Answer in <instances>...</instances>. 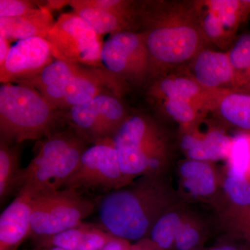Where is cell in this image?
Instances as JSON below:
<instances>
[{"instance_id": "cell-2", "label": "cell", "mask_w": 250, "mask_h": 250, "mask_svg": "<svg viewBox=\"0 0 250 250\" xmlns=\"http://www.w3.org/2000/svg\"><path fill=\"white\" fill-rule=\"evenodd\" d=\"M156 175L111 190L99 202L101 227L116 238L142 241L160 216L162 193Z\"/></svg>"}, {"instance_id": "cell-32", "label": "cell", "mask_w": 250, "mask_h": 250, "mask_svg": "<svg viewBox=\"0 0 250 250\" xmlns=\"http://www.w3.org/2000/svg\"><path fill=\"white\" fill-rule=\"evenodd\" d=\"M11 47L9 41L4 36L0 35V67L3 66L6 62Z\"/></svg>"}, {"instance_id": "cell-30", "label": "cell", "mask_w": 250, "mask_h": 250, "mask_svg": "<svg viewBox=\"0 0 250 250\" xmlns=\"http://www.w3.org/2000/svg\"><path fill=\"white\" fill-rule=\"evenodd\" d=\"M200 234L191 224L184 223L179 229L174 246L177 250H192L198 245Z\"/></svg>"}, {"instance_id": "cell-29", "label": "cell", "mask_w": 250, "mask_h": 250, "mask_svg": "<svg viewBox=\"0 0 250 250\" xmlns=\"http://www.w3.org/2000/svg\"><path fill=\"white\" fill-rule=\"evenodd\" d=\"M44 7L41 3L27 0H0V18H17L35 14Z\"/></svg>"}, {"instance_id": "cell-4", "label": "cell", "mask_w": 250, "mask_h": 250, "mask_svg": "<svg viewBox=\"0 0 250 250\" xmlns=\"http://www.w3.org/2000/svg\"><path fill=\"white\" fill-rule=\"evenodd\" d=\"M87 143L75 131H57L45 138L21 171L16 191L27 190L38 197L62 190L78 167Z\"/></svg>"}, {"instance_id": "cell-10", "label": "cell", "mask_w": 250, "mask_h": 250, "mask_svg": "<svg viewBox=\"0 0 250 250\" xmlns=\"http://www.w3.org/2000/svg\"><path fill=\"white\" fill-rule=\"evenodd\" d=\"M62 113L73 131L93 145L111 139L129 116L121 96L114 93L100 94Z\"/></svg>"}, {"instance_id": "cell-6", "label": "cell", "mask_w": 250, "mask_h": 250, "mask_svg": "<svg viewBox=\"0 0 250 250\" xmlns=\"http://www.w3.org/2000/svg\"><path fill=\"white\" fill-rule=\"evenodd\" d=\"M111 141L118 151L122 171L131 180L138 176L156 175L164 165L165 139L149 117L129 115Z\"/></svg>"}, {"instance_id": "cell-25", "label": "cell", "mask_w": 250, "mask_h": 250, "mask_svg": "<svg viewBox=\"0 0 250 250\" xmlns=\"http://www.w3.org/2000/svg\"><path fill=\"white\" fill-rule=\"evenodd\" d=\"M183 223L182 217L175 212L161 215L151 229L149 241L161 250L170 249Z\"/></svg>"}, {"instance_id": "cell-23", "label": "cell", "mask_w": 250, "mask_h": 250, "mask_svg": "<svg viewBox=\"0 0 250 250\" xmlns=\"http://www.w3.org/2000/svg\"><path fill=\"white\" fill-rule=\"evenodd\" d=\"M202 1L216 16L224 30L231 40L241 23L250 14V0H208Z\"/></svg>"}, {"instance_id": "cell-7", "label": "cell", "mask_w": 250, "mask_h": 250, "mask_svg": "<svg viewBox=\"0 0 250 250\" xmlns=\"http://www.w3.org/2000/svg\"><path fill=\"white\" fill-rule=\"evenodd\" d=\"M95 209L93 200L71 188L36 197L31 214L30 237L58 234L83 223Z\"/></svg>"}, {"instance_id": "cell-18", "label": "cell", "mask_w": 250, "mask_h": 250, "mask_svg": "<svg viewBox=\"0 0 250 250\" xmlns=\"http://www.w3.org/2000/svg\"><path fill=\"white\" fill-rule=\"evenodd\" d=\"M231 139L218 129L205 134L189 132L182 138L181 146L189 159L209 163L227 159Z\"/></svg>"}, {"instance_id": "cell-37", "label": "cell", "mask_w": 250, "mask_h": 250, "mask_svg": "<svg viewBox=\"0 0 250 250\" xmlns=\"http://www.w3.org/2000/svg\"><path fill=\"white\" fill-rule=\"evenodd\" d=\"M130 250H141L140 249L139 247L137 246V245H136V246H132V248H131V249Z\"/></svg>"}, {"instance_id": "cell-36", "label": "cell", "mask_w": 250, "mask_h": 250, "mask_svg": "<svg viewBox=\"0 0 250 250\" xmlns=\"http://www.w3.org/2000/svg\"><path fill=\"white\" fill-rule=\"evenodd\" d=\"M242 219V223H246V222L250 221V210L249 213L248 214L245 215L244 217H243Z\"/></svg>"}, {"instance_id": "cell-8", "label": "cell", "mask_w": 250, "mask_h": 250, "mask_svg": "<svg viewBox=\"0 0 250 250\" xmlns=\"http://www.w3.org/2000/svg\"><path fill=\"white\" fill-rule=\"evenodd\" d=\"M45 39L55 60L103 67L101 36L75 13L61 15Z\"/></svg>"}, {"instance_id": "cell-11", "label": "cell", "mask_w": 250, "mask_h": 250, "mask_svg": "<svg viewBox=\"0 0 250 250\" xmlns=\"http://www.w3.org/2000/svg\"><path fill=\"white\" fill-rule=\"evenodd\" d=\"M121 170L118 151L111 139L87 147L75 173L63 188L82 192L103 190L106 192L131 183Z\"/></svg>"}, {"instance_id": "cell-1", "label": "cell", "mask_w": 250, "mask_h": 250, "mask_svg": "<svg viewBox=\"0 0 250 250\" xmlns=\"http://www.w3.org/2000/svg\"><path fill=\"white\" fill-rule=\"evenodd\" d=\"M139 26L150 58L152 80L189 63L205 48L193 1L141 5Z\"/></svg>"}, {"instance_id": "cell-24", "label": "cell", "mask_w": 250, "mask_h": 250, "mask_svg": "<svg viewBox=\"0 0 250 250\" xmlns=\"http://www.w3.org/2000/svg\"><path fill=\"white\" fill-rule=\"evenodd\" d=\"M226 160L228 173L250 180V131H243L232 137Z\"/></svg>"}, {"instance_id": "cell-15", "label": "cell", "mask_w": 250, "mask_h": 250, "mask_svg": "<svg viewBox=\"0 0 250 250\" xmlns=\"http://www.w3.org/2000/svg\"><path fill=\"white\" fill-rule=\"evenodd\" d=\"M36 198L27 190H20L3 210L0 215V250H17L30 237L31 214Z\"/></svg>"}, {"instance_id": "cell-3", "label": "cell", "mask_w": 250, "mask_h": 250, "mask_svg": "<svg viewBox=\"0 0 250 250\" xmlns=\"http://www.w3.org/2000/svg\"><path fill=\"white\" fill-rule=\"evenodd\" d=\"M19 83L36 88L54 109L61 112L87 103L100 94L121 96L126 89L104 67L60 60H54L37 77Z\"/></svg>"}, {"instance_id": "cell-26", "label": "cell", "mask_w": 250, "mask_h": 250, "mask_svg": "<svg viewBox=\"0 0 250 250\" xmlns=\"http://www.w3.org/2000/svg\"><path fill=\"white\" fill-rule=\"evenodd\" d=\"M158 102L168 116L185 127L197 123L205 112L195 103L182 99H166Z\"/></svg>"}, {"instance_id": "cell-20", "label": "cell", "mask_w": 250, "mask_h": 250, "mask_svg": "<svg viewBox=\"0 0 250 250\" xmlns=\"http://www.w3.org/2000/svg\"><path fill=\"white\" fill-rule=\"evenodd\" d=\"M184 187L195 197H207L215 192L216 177L209 163L187 159L179 168Z\"/></svg>"}, {"instance_id": "cell-22", "label": "cell", "mask_w": 250, "mask_h": 250, "mask_svg": "<svg viewBox=\"0 0 250 250\" xmlns=\"http://www.w3.org/2000/svg\"><path fill=\"white\" fill-rule=\"evenodd\" d=\"M21 144L0 140V203L14 192L21 168Z\"/></svg>"}, {"instance_id": "cell-17", "label": "cell", "mask_w": 250, "mask_h": 250, "mask_svg": "<svg viewBox=\"0 0 250 250\" xmlns=\"http://www.w3.org/2000/svg\"><path fill=\"white\" fill-rule=\"evenodd\" d=\"M69 5L73 12L83 19L97 34H111L124 31H136L139 19L98 7L90 0H72Z\"/></svg>"}, {"instance_id": "cell-38", "label": "cell", "mask_w": 250, "mask_h": 250, "mask_svg": "<svg viewBox=\"0 0 250 250\" xmlns=\"http://www.w3.org/2000/svg\"></svg>"}, {"instance_id": "cell-5", "label": "cell", "mask_w": 250, "mask_h": 250, "mask_svg": "<svg viewBox=\"0 0 250 250\" xmlns=\"http://www.w3.org/2000/svg\"><path fill=\"white\" fill-rule=\"evenodd\" d=\"M61 113L30 85L4 83L0 88V140L21 144L47 137Z\"/></svg>"}, {"instance_id": "cell-14", "label": "cell", "mask_w": 250, "mask_h": 250, "mask_svg": "<svg viewBox=\"0 0 250 250\" xmlns=\"http://www.w3.org/2000/svg\"><path fill=\"white\" fill-rule=\"evenodd\" d=\"M225 90L207 89L188 73L166 75L152 81L149 94L157 101L182 99L195 103L205 111L215 109L220 94Z\"/></svg>"}, {"instance_id": "cell-27", "label": "cell", "mask_w": 250, "mask_h": 250, "mask_svg": "<svg viewBox=\"0 0 250 250\" xmlns=\"http://www.w3.org/2000/svg\"><path fill=\"white\" fill-rule=\"evenodd\" d=\"M225 192L241 211V218L250 210V180L228 173L224 182Z\"/></svg>"}, {"instance_id": "cell-21", "label": "cell", "mask_w": 250, "mask_h": 250, "mask_svg": "<svg viewBox=\"0 0 250 250\" xmlns=\"http://www.w3.org/2000/svg\"><path fill=\"white\" fill-rule=\"evenodd\" d=\"M230 125L250 132V94L226 90L220 94L216 108Z\"/></svg>"}, {"instance_id": "cell-28", "label": "cell", "mask_w": 250, "mask_h": 250, "mask_svg": "<svg viewBox=\"0 0 250 250\" xmlns=\"http://www.w3.org/2000/svg\"><path fill=\"white\" fill-rule=\"evenodd\" d=\"M228 53L238 76L250 87V33L240 36Z\"/></svg>"}, {"instance_id": "cell-19", "label": "cell", "mask_w": 250, "mask_h": 250, "mask_svg": "<svg viewBox=\"0 0 250 250\" xmlns=\"http://www.w3.org/2000/svg\"><path fill=\"white\" fill-rule=\"evenodd\" d=\"M54 23L50 11L42 7L35 14L22 17L0 18V35L9 41L34 37L46 39Z\"/></svg>"}, {"instance_id": "cell-12", "label": "cell", "mask_w": 250, "mask_h": 250, "mask_svg": "<svg viewBox=\"0 0 250 250\" xmlns=\"http://www.w3.org/2000/svg\"><path fill=\"white\" fill-rule=\"evenodd\" d=\"M54 60L45 39L34 37L18 41L11 47L6 62L0 67V82L4 84L31 80Z\"/></svg>"}, {"instance_id": "cell-13", "label": "cell", "mask_w": 250, "mask_h": 250, "mask_svg": "<svg viewBox=\"0 0 250 250\" xmlns=\"http://www.w3.org/2000/svg\"><path fill=\"white\" fill-rule=\"evenodd\" d=\"M188 73L212 90H250L230 62L228 52L204 48L189 62Z\"/></svg>"}, {"instance_id": "cell-31", "label": "cell", "mask_w": 250, "mask_h": 250, "mask_svg": "<svg viewBox=\"0 0 250 250\" xmlns=\"http://www.w3.org/2000/svg\"><path fill=\"white\" fill-rule=\"evenodd\" d=\"M131 248L129 241L115 237L102 250H130Z\"/></svg>"}, {"instance_id": "cell-9", "label": "cell", "mask_w": 250, "mask_h": 250, "mask_svg": "<svg viewBox=\"0 0 250 250\" xmlns=\"http://www.w3.org/2000/svg\"><path fill=\"white\" fill-rule=\"evenodd\" d=\"M102 62L125 88L141 86L153 80L149 52L141 31H124L111 35L104 43Z\"/></svg>"}, {"instance_id": "cell-34", "label": "cell", "mask_w": 250, "mask_h": 250, "mask_svg": "<svg viewBox=\"0 0 250 250\" xmlns=\"http://www.w3.org/2000/svg\"><path fill=\"white\" fill-rule=\"evenodd\" d=\"M243 228H242V231H243L244 236L246 237L248 241H250V221L246 222V223H242Z\"/></svg>"}, {"instance_id": "cell-16", "label": "cell", "mask_w": 250, "mask_h": 250, "mask_svg": "<svg viewBox=\"0 0 250 250\" xmlns=\"http://www.w3.org/2000/svg\"><path fill=\"white\" fill-rule=\"evenodd\" d=\"M114 238L102 227L83 223L58 234L34 240L38 248L58 247L66 250H102Z\"/></svg>"}, {"instance_id": "cell-35", "label": "cell", "mask_w": 250, "mask_h": 250, "mask_svg": "<svg viewBox=\"0 0 250 250\" xmlns=\"http://www.w3.org/2000/svg\"><path fill=\"white\" fill-rule=\"evenodd\" d=\"M36 250H66L58 248V247H43V248H38Z\"/></svg>"}, {"instance_id": "cell-33", "label": "cell", "mask_w": 250, "mask_h": 250, "mask_svg": "<svg viewBox=\"0 0 250 250\" xmlns=\"http://www.w3.org/2000/svg\"><path fill=\"white\" fill-rule=\"evenodd\" d=\"M137 246L141 250H161L154 246L150 241H145L144 239L138 243Z\"/></svg>"}]
</instances>
